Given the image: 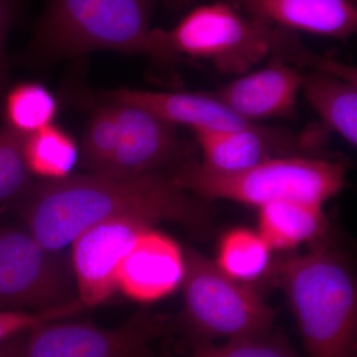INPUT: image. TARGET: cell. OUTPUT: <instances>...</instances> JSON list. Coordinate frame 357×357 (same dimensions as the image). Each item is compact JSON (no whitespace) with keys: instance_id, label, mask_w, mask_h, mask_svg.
Wrapping results in <instances>:
<instances>
[{"instance_id":"obj_1","label":"cell","mask_w":357,"mask_h":357,"mask_svg":"<svg viewBox=\"0 0 357 357\" xmlns=\"http://www.w3.org/2000/svg\"><path fill=\"white\" fill-rule=\"evenodd\" d=\"M44 248L62 250L96 223L130 218L180 225L192 236L211 230L210 201L185 191L168 171L115 177L91 173L42 180L16 208Z\"/></svg>"},{"instance_id":"obj_2","label":"cell","mask_w":357,"mask_h":357,"mask_svg":"<svg viewBox=\"0 0 357 357\" xmlns=\"http://www.w3.org/2000/svg\"><path fill=\"white\" fill-rule=\"evenodd\" d=\"M276 270L307 357H357L356 283L344 258L317 245Z\"/></svg>"},{"instance_id":"obj_3","label":"cell","mask_w":357,"mask_h":357,"mask_svg":"<svg viewBox=\"0 0 357 357\" xmlns=\"http://www.w3.org/2000/svg\"><path fill=\"white\" fill-rule=\"evenodd\" d=\"M347 168L344 160L333 157L292 156L222 173L192 158L169 172L181 188L199 198L229 199L259 208L281 201L323 206L344 189Z\"/></svg>"},{"instance_id":"obj_4","label":"cell","mask_w":357,"mask_h":357,"mask_svg":"<svg viewBox=\"0 0 357 357\" xmlns=\"http://www.w3.org/2000/svg\"><path fill=\"white\" fill-rule=\"evenodd\" d=\"M155 0H47L28 58L53 63L96 50L150 57Z\"/></svg>"},{"instance_id":"obj_5","label":"cell","mask_w":357,"mask_h":357,"mask_svg":"<svg viewBox=\"0 0 357 357\" xmlns=\"http://www.w3.org/2000/svg\"><path fill=\"white\" fill-rule=\"evenodd\" d=\"M272 28L218 0L192 9L173 29L151 30V58L168 64L183 56L204 59L222 74L241 76L270 55Z\"/></svg>"},{"instance_id":"obj_6","label":"cell","mask_w":357,"mask_h":357,"mask_svg":"<svg viewBox=\"0 0 357 357\" xmlns=\"http://www.w3.org/2000/svg\"><path fill=\"white\" fill-rule=\"evenodd\" d=\"M184 260V312L178 325L184 326L192 345L260 337L273 331V309L255 288L230 278L195 249L185 251Z\"/></svg>"},{"instance_id":"obj_7","label":"cell","mask_w":357,"mask_h":357,"mask_svg":"<svg viewBox=\"0 0 357 357\" xmlns=\"http://www.w3.org/2000/svg\"><path fill=\"white\" fill-rule=\"evenodd\" d=\"M77 300L70 256L44 248L25 225L0 227V311H49Z\"/></svg>"},{"instance_id":"obj_8","label":"cell","mask_w":357,"mask_h":357,"mask_svg":"<svg viewBox=\"0 0 357 357\" xmlns=\"http://www.w3.org/2000/svg\"><path fill=\"white\" fill-rule=\"evenodd\" d=\"M178 330V319L148 309L114 328L50 321L30 331L24 357H155L152 345Z\"/></svg>"},{"instance_id":"obj_9","label":"cell","mask_w":357,"mask_h":357,"mask_svg":"<svg viewBox=\"0 0 357 357\" xmlns=\"http://www.w3.org/2000/svg\"><path fill=\"white\" fill-rule=\"evenodd\" d=\"M192 132L203 156L199 162L217 172H239L283 157H332L326 151V131L321 128L296 134L253 123L239 130L196 129Z\"/></svg>"},{"instance_id":"obj_10","label":"cell","mask_w":357,"mask_h":357,"mask_svg":"<svg viewBox=\"0 0 357 357\" xmlns=\"http://www.w3.org/2000/svg\"><path fill=\"white\" fill-rule=\"evenodd\" d=\"M119 117L116 149L100 173L115 177L171 171L195 158V146L177 126L140 107L114 105Z\"/></svg>"},{"instance_id":"obj_11","label":"cell","mask_w":357,"mask_h":357,"mask_svg":"<svg viewBox=\"0 0 357 357\" xmlns=\"http://www.w3.org/2000/svg\"><path fill=\"white\" fill-rule=\"evenodd\" d=\"M151 225L136 218H112L89 227L70 243L77 296L86 307L102 304L119 290L122 260Z\"/></svg>"},{"instance_id":"obj_12","label":"cell","mask_w":357,"mask_h":357,"mask_svg":"<svg viewBox=\"0 0 357 357\" xmlns=\"http://www.w3.org/2000/svg\"><path fill=\"white\" fill-rule=\"evenodd\" d=\"M303 72L271 56L261 70L246 73L208 96L243 119L255 122L268 119H292L302 89Z\"/></svg>"},{"instance_id":"obj_13","label":"cell","mask_w":357,"mask_h":357,"mask_svg":"<svg viewBox=\"0 0 357 357\" xmlns=\"http://www.w3.org/2000/svg\"><path fill=\"white\" fill-rule=\"evenodd\" d=\"M184 273L182 249L171 237L150 227L137 237L122 260L117 286L130 299L151 303L175 292Z\"/></svg>"},{"instance_id":"obj_14","label":"cell","mask_w":357,"mask_h":357,"mask_svg":"<svg viewBox=\"0 0 357 357\" xmlns=\"http://www.w3.org/2000/svg\"><path fill=\"white\" fill-rule=\"evenodd\" d=\"M275 26L347 40L357 29L356 0H223Z\"/></svg>"},{"instance_id":"obj_15","label":"cell","mask_w":357,"mask_h":357,"mask_svg":"<svg viewBox=\"0 0 357 357\" xmlns=\"http://www.w3.org/2000/svg\"><path fill=\"white\" fill-rule=\"evenodd\" d=\"M102 100L109 105H132L170 123L192 130L234 131L255 123L244 121L206 93H155L119 89L107 91Z\"/></svg>"},{"instance_id":"obj_16","label":"cell","mask_w":357,"mask_h":357,"mask_svg":"<svg viewBox=\"0 0 357 357\" xmlns=\"http://www.w3.org/2000/svg\"><path fill=\"white\" fill-rule=\"evenodd\" d=\"M301 91L326 130L357 144V81L335 73L312 70L304 74Z\"/></svg>"},{"instance_id":"obj_17","label":"cell","mask_w":357,"mask_h":357,"mask_svg":"<svg viewBox=\"0 0 357 357\" xmlns=\"http://www.w3.org/2000/svg\"><path fill=\"white\" fill-rule=\"evenodd\" d=\"M258 234L271 249H291L319 238L325 230L321 204L281 201L258 208Z\"/></svg>"},{"instance_id":"obj_18","label":"cell","mask_w":357,"mask_h":357,"mask_svg":"<svg viewBox=\"0 0 357 357\" xmlns=\"http://www.w3.org/2000/svg\"><path fill=\"white\" fill-rule=\"evenodd\" d=\"M271 250L258 231L232 229L220 241L215 263L230 278L248 283L266 272Z\"/></svg>"},{"instance_id":"obj_19","label":"cell","mask_w":357,"mask_h":357,"mask_svg":"<svg viewBox=\"0 0 357 357\" xmlns=\"http://www.w3.org/2000/svg\"><path fill=\"white\" fill-rule=\"evenodd\" d=\"M27 134L0 128V213L15 208L36 184L25 156Z\"/></svg>"},{"instance_id":"obj_20","label":"cell","mask_w":357,"mask_h":357,"mask_svg":"<svg viewBox=\"0 0 357 357\" xmlns=\"http://www.w3.org/2000/svg\"><path fill=\"white\" fill-rule=\"evenodd\" d=\"M25 156L33 175L58 180L70 175L77 162V148L67 133L50 124L27 136Z\"/></svg>"},{"instance_id":"obj_21","label":"cell","mask_w":357,"mask_h":357,"mask_svg":"<svg viewBox=\"0 0 357 357\" xmlns=\"http://www.w3.org/2000/svg\"><path fill=\"white\" fill-rule=\"evenodd\" d=\"M56 112L55 98L37 84L16 86L4 100L6 126L27 135L50 126Z\"/></svg>"},{"instance_id":"obj_22","label":"cell","mask_w":357,"mask_h":357,"mask_svg":"<svg viewBox=\"0 0 357 357\" xmlns=\"http://www.w3.org/2000/svg\"><path fill=\"white\" fill-rule=\"evenodd\" d=\"M119 137L116 107L109 105L98 107L89 121L82 142V167L91 173L102 172L116 149Z\"/></svg>"},{"instance_id":"obj_23","label":"cell","mask_w":357,"mask_h":357,"mask_svg":"<svg viewBox=\"0 0 357 357\" xmlns=\"http://www.w3.org/2000/svg\"><path fill=\"white\" fill-rule=\"evenodd\" d=\"M190 357H299L282 333L229 340L222 344L192 345Z\"/></svg>"},{"instance_id":"obj_24","label":"cell","mask_w":357,"mask_h":357,"mask_svg":"<svg viewBox=\"0 0 357 357\" xmlns=\"http://www.w3.org/2000/svg\"><path fill=\"white\" fill-rule=\"evenodd\" d=\"M84 309L86 307L79 299L49 311H0V340L50 321H63L83 312Z\"/></svg>"},{"instance_id":"obj_25","label":"cell","mask_w":357,"mask_h":357,"mask_svg":"<svg viewBox=\"0 0 357 357\" xmlns=\"http://www.w3.org/2000/svg\"><path fill=\"white\" fill-rule=\"evenodd\" d=\"M20 0H0V96L8 83V64L4 46L9 30L17 20Z\"/></svg>"},{"instance_id":"obj_26","label":"cell","mask_w":357,"mask_h":357,"mask_svg":"<svg viewBox=\"0 0 357 357\" xmlns=\"http://www.w3.org/2000/svg\"><path fill=\"white\" fill-rule=\"evenodd\" d=\"M30 331L16 333L0 340V357H24Z\"/></svg>"},{"instance_id":"obj_27","label":"cell","mask_w":357,"mask_h":357,"mask_svg":"<svg viewBox=\"0 0 357 357\" xmlns=\"http://www.w3.org/2000/svg\"><path fill=\"white\" fill-rule=\"evenodd\" d=\"M192 1H194V0H166L168 6L175 9H182L185 6H189Z\"/></svg>"}]
</instances>
